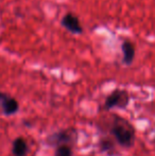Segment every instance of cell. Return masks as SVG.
<instances>
[{"mask_svg": "<svg viewBox=\"0 0 155 156\" xmlns=\"http://www.w3.org/2000/svg\"><path fill=\"white\" fill-rule=\"evenodd\" d=\"M111 135L122 148H132L136 139V131L132 123L119 116H115L110 129Z\"/></svg>", "mask_w": 155, "mask_h": 156, "instance_id": "cell-1", "label": "cell"}, {"mask_svg": "<svg viewBox=\"0 0 155 156\" xmlns=\"http://www.w3.org/2000/svg\"><path fill=\"white\" fill-rule=\"evenodd\" d=\"M79 138V133L75 127H69V129H60V131L52 133L46 139L49 146L56 147L58 144H69L72 147L77 144Z\"/></svg>", "mask_w": 155, "mask_h": 156, "instance_id": "cell-2", "label": "cell"}, {"mask_svg": "<svg viewBox=\"0 0 155 156\" xmlns=\"http://www.w3.org/2000/svg\"><path fill=\"white\" fill-rule=\"evenodd\" d=\"M130 94L124 89H115L108 94L104 102V109L111 111L114 108L124 109L130 104Z\"/></svg>", "mask_w": 155, "mask_h": 156, "instance_id": "cell-3", "label": "cell"}, {"mask_svg": "<svg viewBox=\"0 0 155 156\" xmlns=\"http://www.w3.org/2000/svg\"><path fill=\"white\" fill-rule=\"evenodd\" d=\"M19 111V103L14 97L0 91V113L4 116H13Z\"/></svg>", "mask_w": 155, "mask_h": 156, "instance_id": "cell-4", "label": "cell"}, {"mask_svg": "<svg viewBox=\"0 0 155 156\" xmlns=\"http://www.w3.org/2000/svg\"><path fill=\"white\" fill-rule=\"evenodd\" d=\"M61 26L68 32L75 35H80L83 33V27L81 25V21L76 14L68 12L63 16L61 19Z\"/></svg>", "mask_w": 155, "mask_h": 156, "instance_id": "cell-5", "label": "cell"}, {"mask_svg": "<svg viewBox=\"0 0 155 156\" xmlns=\"http://www.w3.org/2000/svg\"><path fill=\"white\" fill-rule=\"evenodd\" d=\"M121 51H122V63L126 66L132 65L133 61L135 58V45L130 41H124L121 44Z\"/></svg>", "mask_w": 155, "mask_h": 156, "instance_id": "cell-6", "label": "cell"}, {"mask_svg": "<svg viewBox=\"0 0 155 156\" xmlns=\"http://www.w3.org/2000/svg\"><path fill=\"white\" fill-rule=\"evenodd\" d=\"M29 151L27 140L23 137H17L12 144V153L14 156H26Z\"/></svg>", "mask_w": 155, "mask_h": 156, "instance_id": "cell-7", "label": "cell"}, {"mask_svg": "<svg viewBox=\"0 0 155 156\" xmlns=\"http://www.w3.org/2000/svg\"><path fill=\"white\" fill-rule=\"evenodd\" d=\"M99 148L102 152H106V153H110L112 151L115 150V144H114V140H112L111 138L108 137H104L101 138L99 141Z\"/></svg>", "mask_w": 155, "mask_h": 156, "instance_id": "cell-8", "label": "cell"}, {"mask_svg": "<svg viewBox=\"0 0 155 156\" xmlns=\"http://www.w3.org/2000/svg\"><path fill=\"white\" fill-rule=\"evenodd\" d=\"M54 156H73L72 147L69 144H58L54 151Z\"/></svg>", "mask_w": 155, "mask_h": 156, "instance_id": "cell-9", "label": "cell"}, {"mask_svg": "<svg viewBox=\"0 0 155 156\" xmlns=\"http://www.w3.org/2000/svg\"><path fill=\"white\" fill-rule=\"evenodd\" d=\"M154 144H155V139H154Z\"/></svg>", "mask_w": 155, "mask_h": 156, "instance_id": "cell-10", "label": "cell"}]
</instances>
